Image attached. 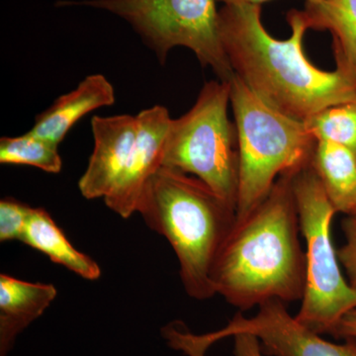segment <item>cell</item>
Listing matches in <instances>:
<instances>
[{
	"label": "cell",
	"mask_w": 356,
	"mask_h": 356,
	"mask_svg": "<svg viewBox=\"0 0 356 356\" xmlns=\"http://www.w3.org/2000/svg\"><path fill=\"white\" fill-rule=\"evenodd\" d=\"M291 36L274 38L264 28L261 6L225 4L220 40L234 72L257 97L280 113L305 121L323 109L356 100V77L318 69L307 58L309 28L301 10L287 13Z\"/></svg>",
	"instance_id": "cell-1"
},
{
	"label": "cell",
	"mask_w": 356,
	"mask_h": 356,
	"mask_svg": "<svg viewBox=\"0 0 356 356\" xmlns=\"http://www.w3.org/2000/svg\"><path fill=\"white\" fill-rule=\"evenodd\" d=\"M293 172L280 175L266 199L235 222L211 269L215 294L241 312L266 302L301 301L306 252L293 192Z\"/></svg>",
	"instance_id": "cell-2"
},
{
	"label": "cell",
	"mask_w": 356,
	"mask_h": 356,
	"mask_svg": "<svg viewBox=\"0 0 356 356\" xmlns=\"http://www.w3.org/2000/svg\"><path fill=\"white\" fill-rule=\"evenodd\" d=\"M137 212L172 245L186 294L199 301L216 295L211 269L235 224V208L197 177L161 166L145 187Z\"/></svg>",
	"instance_id": "cell-3"
},
{
	"label": "cell",
	"mask_w": 356,
	"mask_h": 356,
	"mask_svg": "<svg viewBox=\"0 0 356 356\" xmlns=\"http://www.w3.org/2000/svg\"><path fill=\"white\" fill-rule=\"evenodd\" d=\"M229 84L240 159L236 222H241L266 199L280 175L310 163L317 140L303 121L267 105L236 74Z\"/></svg>",
	"instance_id": "cell-4"
},
{
	"label": "cell",
	"mask_w": 356,
	"mask_h": 356,
	"mask_svg": "<svg viewBox=\"0 0 356 356\" xmlns=\"http://www.w3.org/2000/svg\"><path fill=\"white\" fill-rule=\"evenodd\" d=\"M292 186L307 245L305 293L295 318L311 331L331 334L341 318L356 308V288L341 273L332 243L337 212L311 161L293 172Z\"/></svg>",
	"instance_id": "cell-5"
},
{
	"label": "cell",
	"mask_w": 356,
	"mask_h": 356,
	"mask_svg": "<svg viewBox=\"0 0 356 356\" xmlns=\"http://www.w3.org/2000/svg\"><path fill=\"white\" fill-rule=\"evenodd\" d=\"M229 81L218 79L204 84L192 108L172 119L163 166L202 180L236 211L240 159L236 126L229 118Z\"/></svg>",
	"instance_id": "cell-6"
},
{
	"label": "cell",
	"mask_w": 356,
	"mask_h": 356,
	"mask_svg": "<svg viewBox=\"0 0 356 356\" xmlns=\"http://www.w3.org/2000/svg\"><path fill=\"white\" fill-rule=\"evenodd\" d=\"M217 0H86L65 2L108 11L125 20L161 64L177 47L193 51L220 81L235 76L220 40Z\"/></svg>",
	"instance_id": "cell-7"
},
{
	"label": "cell",
	"mask_w": 356,
	"mask_h": 356,
	"mask_svg": "<svg viewBox=\"0 0 356 356\" xmlns=\"http://www.w3.org/2000/svg\"><path fill=\"white\" fill-rule=\"evenodd\" d=\"M238 334L257 337L264 355L268 356H356V339L346 343H330L290 315L283 302L273 300L259 306L252 317L236 314L219 331L194 334L179 325H170L165 337L175 350L188 356H205L212 344Z\"/></svg>",
	"instance_id": "cell-8"
},
{
	"label": "cell",
	"mask_w": 356,
	"mask_h": 356,
	"mask_svg": "<svg viewBox=\"0 0 356 356\" xmlns=\"http://www.w3.org/2000/svg\"><path fill=\"white\" fill-rule=\"evenodd\" d=\"M137 120V139L128 165L113 191L104 198L107 207L125 219L137 212L145 187L163 166L172 119L165 107L156 105L140 111Z\"/></svg>",
	"instance_id": "cell-9"
},
{
	"label": "cell",
	"mask_w": 356,
	"mask_h": 356,
	"mask_svg": "<svg viewBox=\"0 0 356 356\" xmlns=\"http://www.w3.org/2000/svg\"><path fill=\"white\" fill-rule=\"evenodd\" d=\"M91 129L95 147L79 181L81 195L88 200L104 199L118 184L137 139V116H95Z\"/></svg>",
	"instance_id": "cell-10"
},
{
	"label": "cell",
	"mask_w": 356,
	"mask_h": 356,
	"mask_svg": "<svg viewBox=\"0 0 356 356\" xmlns=\"http://www.w3.org/2000/svg\"><path fill=\"white\" fill-rule=\"evenodd\" d=\"M115 100V89L106 77L102 74L86 76L76 88L60 96L40 113L29 132L58 147L70 129L86 114L113 105Z\"/></svg>",
	"instance_id": "cell-11"
},
{
	"label": "cell",
	"mask_w": 356,
	"mask_h": 356,
	"mask_svg": "<svg viewBox=\"0 0 356 356\" xmlns=\"http://www.w3.org/2000/svg\"><path fill=\"white\" fill-rule=\"evenodd\" d=\"M51 284L0 275V356H7L18 336L43 315L57 297Z\"/></svg>",
	"instance_id": "cell-12"
},
{
	"label": "cell",
	"mask_w": 356,
	"mask_h": 356,
	"mask_svg": "<svg viewBox=\"0 0 356 356\" xmlns=\"http://www.w3.org/2000/svg\"><path fill=\"white\" fill-rule=\"evenodd\" d=\"M301 13L309 29L331 33L337 69L356 77V0L306 1Z\"/></svg>",
	"instance_id": "cell-13"
},
{
	"label": "cell",
	"mask_w": 356,
	"mask_h": 356,
	"mask_svg": "<svg viewBox=\"0 0 356 356\" xmlns=\"http://www.w3.org/2000/svg\"><path fill=\"white\" fill-rule=\"evenodd\" d=\"M311 163L337 212L356 215L355 154L337 143L318 140Z\"/></svg>",
	"instance_id": "cell-14"
},
{
	"label": "cell",
	"mask_w": 356,
	"mask_h": 356,
	"mask_svg": "<svg viewBox=\"0 0 356 356\" xmlns=\"http://www.w3.org/2000/svg\"><path fill=\"white\" fill-rule=\"evenodd\" d=\"M21 242L43 252L51 261L65 266L84 280H96L102 276L99 266L70 243L43 208H32Z\"/></svg>",
	"instance_id": "cell-15"
},
{
	"label": "cell",
	"mask_w": 356,
	"mask_h": 356,
	"mask_svg": "<svg viewBox=\"0 0 356 356\" xmlns=\"http://www.w3.org/2000/svg\"><path fill=\"white\" fill-rule=\"evenodd\" d=\"M58 147L31 132L18 137H3L0 139V163L34 166L46 172L58 173L63 161Z\"/></svg>",
	"instance_id": "cell-16"
},
{
	"label": "cell",
	"mask_w": 356,
	"mask_h": 356,
	"mask_svg": "<svg viewBox=\"0 0 356 356\" xmlns=\"http://www.w3.org/2000/svg\"><path fill=\"white\" fill-rule=\"evenodd\" d=\"M304 124L316 140L337 143L356 156V100L323 109Z\"/></svg>",
	"instance_id": "cell-17"
},
{
	"label": "cell",
	"mask_w": 356,
	"mask_h": 356,
	"mask_svg": "<svg viewBox=\"0 0 356 356\" xmlns=\"http://www.w3.org/2000/svg\"><path fill=\"white\" fill-rule=\"evenodd\" d=\"M33 207L14 198L0 201V241H22Z\"/></svg>",
	"instance_id": "cell-18"
},
{
	"label": "cell",
	"mask_w": 356,
	"mask_h": 356,
	"mask_svg": "<svg viewBox=\"0 0 356 356\" xmlns=\"http://www.w3.org/2000/svg\"><path fill=\"white\" fill-rule=\"evenodd\" d=\"M344 243L337 250L341 266L351 286L356 288V215L346 216L341 224Z\"/></svg>",
	"instance_id": "cell-19"
},
{
	"label": "cell",
	"mask_w": 356,
	"mask_h": 356,
	"mask_svg": "<svg viewBox=\"0 0 356 356\" xmlns=\"http://www.w3.org/2000/svg\"><path fill=\"white\" fill-rule=\"evenodd\" d=\"M234 355L262 356L261 344L257 337L250 334H238L234 336Z\"/></svg>",
	"instance_id": "cell-20"
},
{
	"label": "cell",
	"mask_w": 356,
	"mask_h": 356,
	"mask_svg": "<svg viewBox=\"0 0 356 356\" xmlns=\"http://www.w3.org/2000/svg\"><path fill=\"white\" fill-rule=\"evenodd\" d=\"M331 334L337 339H356V308L341 318Z\"/></svg>",
	"instance_id": "cell-21"
},
{
	"label": "cell",
	"mask_w": 356,
	"mask_h": 356,
	"mask_svg": "<svg viewBox=\"0 0 356 356\" xmlns=\"http://www.w3.org/2000/svg\"><path fill=\"white\" fill-rule=\"evenodd\" d=\"M218 2H222V4H255V6H261L264 2L269 1V0H217ZM308 2H318L321 0H307Z\"/></svg>",
	"instance_id": "cell-22"
}]
</instances>
